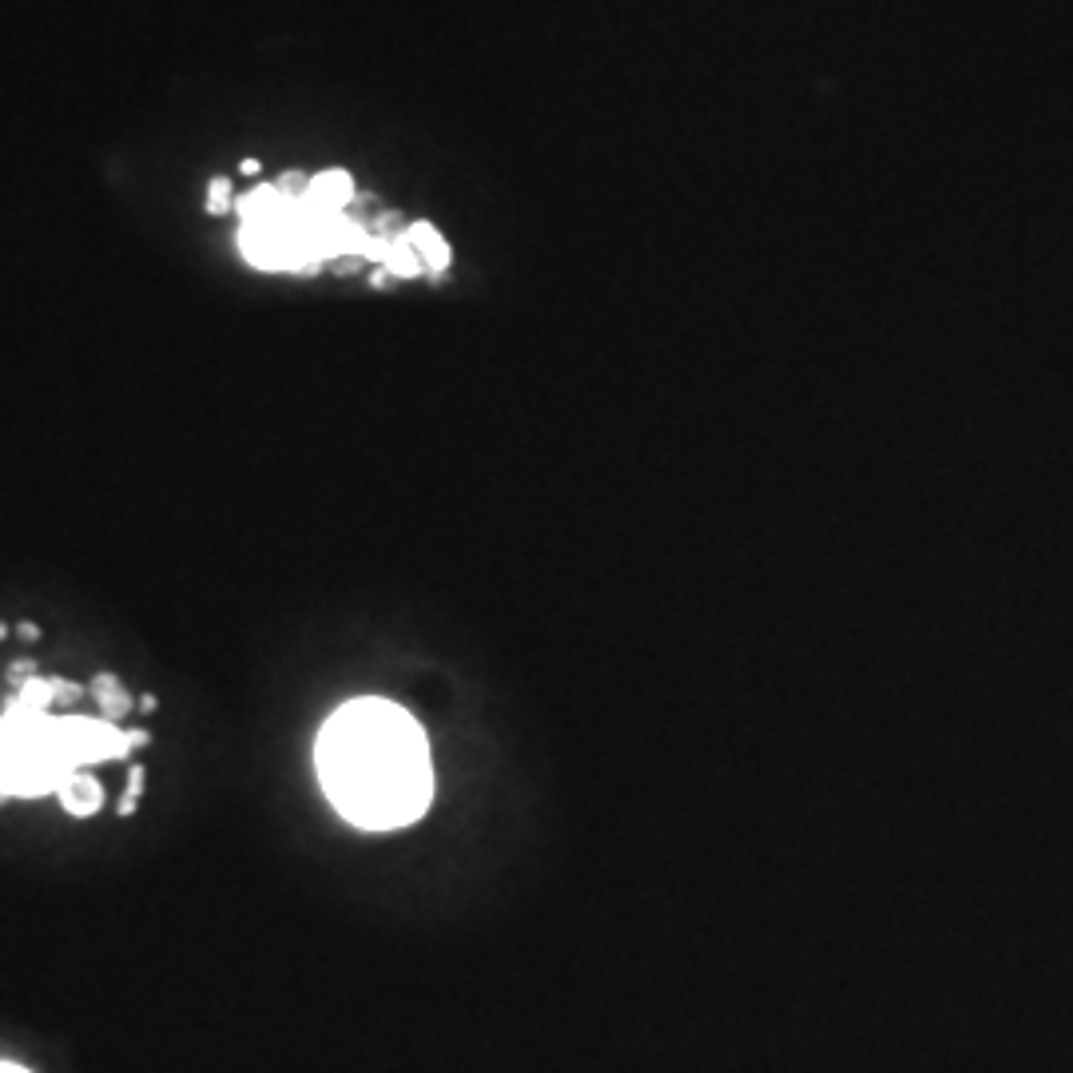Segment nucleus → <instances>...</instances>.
<instances>
[{
	"mask_svg": "<svg viewBox=\"0 0 1073 1073\" xmlns=\"http://www.w3.org/2000/svg\"><path fill=\"white\" fill-rule=\"evenodd\" d=\"M72 684L28 676L0 716V795H56L84 764L124 760L148 732H120L112 720L52 716Z\"/></svg>",
	"mask_w": 1073,
	"mask_h": 1073,
	"instance_id": "f03ea898",
	"label": "nucleus"
},
{
	"mask_svg": "<svg viewBox=\"0 0 1073 1073\" xmlns=\"http://www.w3.org/2000/svg\"><path fill=\"white\" fill-rule=\"evenodd\" d=\"M60 807L68 811V815H92V811H100V803H104V787L92 779V775H84V771H76L60 791Z\"/></svg>",
	"mask_w": 1073,
	"mask_h": 1073,
	"instance_id": "7ed1b4c3",
	"label": "nucleus"
},
{
	"mask_svg": "<svg viewBox=\"0 0 1073 1073\" xmlns=\"http://www.w3.org/2000/svg\"><path fill=\"white\" fill-rule=\"evenodd\" d=\"M92 696H96V704L104 708V720H120V716H128V708H132V696H128V688L116 680V676H96V684H92Z\"/></svg>",
	"mask_w": 1073,
	"mask_h": 1073,
	"instance_id": "39448f33",
	"label": "nucleus"
},
{
	"mask_svg": "<svg viewBox=\"0 0 1073 1073\" xmlns=\"http://www.w3.org/2000/svg\"><path fill=\"white\" fill-rule=\"evenodd\" d=\"M410 243H414V251H418V259H422V267H434V271H442L446 263H450V247L438 239V231L430 227V223H418V227H410V235H406Z\"/></svg>",
	"mask_w": 1073,
	"mask_h": 1073,
	"instance_id": "20e7f679",
	"label": "nucleus"
},
{
	"mask_svg": "<svg viewBox=\"0 0 1073 1073\" xmlns=\"http://www.w3.org/2000/svg\"><path fill=\"white\" fill-rule=\"evenodd\" d=\"M314 764L326 799L362 831H394L430 807L434 767L418 720L390 700L342 704L318 736Z\"/></svg>",
	"mask_w": 1073,
	"mask_h": 1073,
	"instance_id": "f257e3e1",
	"label": "nucleus"
}]
</instances>
